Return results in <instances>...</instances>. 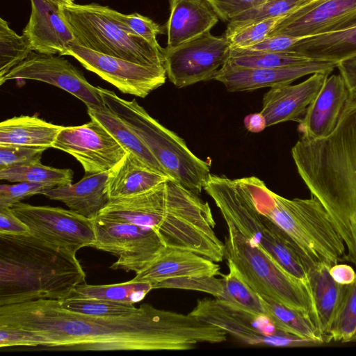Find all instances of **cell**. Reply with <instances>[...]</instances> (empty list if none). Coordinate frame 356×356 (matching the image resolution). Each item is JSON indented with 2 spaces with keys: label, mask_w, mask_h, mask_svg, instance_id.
<instances>
[{
  "label": "cell",
  "mask_w": 356,
  "mask_h": 356,
  "mask_svg": "<svg viewBox=\"0 0 356 356\" xmlns=\"http://www.w3.org/2000/svg\"><path fill=\"white\" fill-rule=\"evenodd\" d=\"M0 325L31 331L41 337V346L59 350H186L227 340L217 326L149 304L130 316L103 317L37 300L0 306Z\"/></svg>",
  "instance_id": "1"
},
{
  "label": "cell",
  "mask_w": 356,
  "mask_h": 356,
  "mask_svg": "<svg viewBox=\"0 0 356 356\" xmlns=\"http://www.w3.org/2000/svg\"><path fill=\"white\" fill-rule=\"evenodd\" d=\"M298 175L330 216L356 270V100L327 136H301L291 149Z\"/></svg>",
  "instance_id": "2"
},
{
  "label": "cell",
  "mask_w": 356,
  "mask_h": 356,
  "mask_svg": "<svg viewBox=\"0 0 356 356\" xmlns=\"http://www.w3.org/2000/svg\"><path fill=\"white\" fill-rule=\"evenodd\" d=\"M76 254L30 233L0 234V306L70 297L86 283Z\"/></svg>",
  "instance_id": "3"
},
{
  "label": "cell",
  "mask_w": 356,
  "mask_h": 356,
  "mask_svg": "<svg viewBox=\"0 0 356 356\" xmlns=\"http://www.w3.org/2000/svg\"><path fill=\"white\" fill-rule=\"evenodd\" d=\"M234 181L255 207L279 225L314 264H323L330 268L346 259L344 242L316 197H284L254 176Z\"/></svg>",
  "instance_id": "4"
},
{
  "label": "cell",
  "mask_w": 356,
  "mask_h": 356,
  "mask_svg": "<svg viewBox=\"0 0 356 356\" xmlns=\"http://www.w3.org/2000/svg\"><path fill=\"white\" fill-rule=\"evenodd\" d=\"M200 215L198 196L168 179L146 191L110 199L98 216L152 227L165 245L177 247L194 235Z\"/></svg>",
  "instance_id": "5"
},
{
  "label": "cell",
  "mask_w": 356,
  "mask_h": 356,
  "mask_svg": "<svg viewBox=\"0 0 356 356\" xmlns=\"http://www.w3.org/2000/svg\"><path fill=\"white\" fill-rule=\"evenodd\" d=\"M204 190L213 199L225 222L296 277L313 298L309 273L314 265L271 218L260 212L234 179L210 174Z\"/></svg>",
  "instance_id": "6"
},
{
  "label": "cell",
  "mask_w": 356,
  "mask_h": 356,
  "mask_svg": "<svg viewBox=\"0 0 356 356\" xmlns=\"http://www.w3.org/2000/svg\"><path fill=\"white\" fill-rule=\"evenodd\" d=\"M106 107L145 143L166 175L200 195L210 175V163L195 156L176 133L153 118L136 99L128 101L100 88Z\"/></svg>",
  "instance_id": "7"
},
{
  "label": "cell",
  "mask_w": 356,
  "mask_h": 356,
  "mask_svg": "<svg viewBox=\"0 0 356 356\" xmlns=\"http://www.w3.org/2000/svg\"><path fill=\"white\" fill-rule=\"evenodd\" d=\"M225 259L231 261L243 280L259 295L266 296L313 319L321 329L314 302L301 281L226 222ZM322 332V331H321Z\"/></svg>",
  "instance_id": "8"
},
{
  "label": "cell",
  "mask_w": 356,
  "mask_h": 356,
  "mask_svg": "<svg viewBox=\"0 0 356 356\" xmlns=\"http://www.w3.org/2000/svg\"><path fill=\"white\" fill-rule=\"evenodd\" d=\"M75 38L74 43L108 56L143 65L164 67V49L124 31L105 13L103 6L92 3L60 6Z\"/></svg>",
  "instance_id": "9"
},
{
  "label": "cell",
  "mask_w": 356,
  "mask_h": 356,
  "mask_svg": "<svg viewBox=\"0 0 356 356\" xmlns=\"http://www.w3.org/2000/svg\"><path fill=\"white\" fill-rule=\"evenodd\" d=\"M189 314L224 330L246 345L280 347L307 343L278 330L266 314L247 312L216 298L197 300Z\"/></svg>",
  "instance_id": "10"
},
{
  "label": "cell",
  "mask_w": 356,
  "mask_h": 356,
  "mask_svg": "<svg viewBox=\"0 0 356 356\" xmlns=\"http://www.w3.org/2000/svg\"><path fill=\"white\" fill-rule=\"evenodd\" d=\"M93 222L96 240L92 248L118 257L111 269L137 274L165 247L157 232L152 227L99 216L94 218Z\"/></svg>",
  "instance_id": "11"
},
{
  "label": "cell",
  "mask_w": 356,
  "mask_h": 356,
  "mask_svg": "<svg viewBox=\"0 0 356 356\" xmlns=\"http://www.w3.org/2000/svg\"><path fill=\"white\" fill-rule=\"evenodd\" d=\"M230 44L210 31L172 49H164L166 76L177 88L214 79L227 61Z\"/></svg>",
  "instance_id": "12"
},
{
  "label": "cell",
  "mask_w": 356,
  "mask_h": 356,
  "mask_svg": "<svg viewBox=\"0 0 356 356\" xmlns=\"http://www.w3.org/2000/svg\"><path fill=\"white\" fill-rule=\"evenodd\" d=\"M10 209L28 227L31 234L75 253L81 248L92 247L95 242L93 219L70 209L21 202Z\"/></svg>",
  "instance_id": "13"
},
{
  "label": "cell",
  "mask_w": 356,
  "mask_h": 356,
  "mask_svg": "<svg viewBox=\"0 0 356 356\" xmlns=\"http://www.w3.org/2000/svg\"><path fill=\"white\" fill-rule=\"evenodd\" d=\"M60 56H70L120 92L144 98L166 80L164 67L149 66L102 54L74 42Z\"/></svg>",
  "instance_id": "14"
},
{
  "label": "cell",
  "mask_w": 356,
  "mask_h": 356,
  "mask_svg": "<svg viewBox=\"0 0 356 356\" xmlns=\"http://www.w3.org/2000/svg\"><path fill=\"white\" fill-rule=\"evenodd\" d=\"M13 79L44 82L58 87L83 102L88 109L106 111L99 87L90 84L65 58L32 51L29 57L0 79V85Z\"/></svg>",
  "instance_id": "15"
},
{
  "label": "cell",
  "mask_w": 356,
  "mask_h": 356,
  "mask_svg": "<svg viewBox=\"0 0 356 356\" xmlns=\"http://www.w3.org/2000/svg\"><path fill=\"white\" fill-rule=\"evenodd\" d=\"M53 148L74 157L85 174L109 171L127 155V150L96 119L79 126L64 127Z\"/></svg>",
  "instance_id": "16"
},
{
  "label": "cell",
  "mask_w": 356,
  "mask_h": 356,
  "mask_svg": "<svg viewBox=\"0 0 356 356\" xmlns=\"http://www.w3.org/2000/svg\"><path fill=\"white\" fill-rule=\"evenodd\" d=\"M337 65L333 62L313 60L282 67L245 68L225 63L214 80L221 82L229 92L252 91L291 84L301 77L316 72H332Z\"/></svg>",
  "instance_id": "17"
},
{
  "label": "cell",
  "mask_w": 356,
  "mask_h": 356,
  "mask_svg": "<svg viewBox=\"0 0 356 356\" xmlns=\"http://www.w3.org/2000/svg\"><path fill=\"white\" fill-rule=\"evenodd\" d=\"M355 10L356 0H312L282 17L269 36L302 38L325 33Z\"/></svg>",
  "instance_id": "18"
},
{
  "label": "cell",
  "mask_w": 356,
  "mask_h": 356,
  "mask_svg": "<svg viewBox=\"0 0 356 356\" xmlns=\"http://www.w3.org/2000/svg\"><path fill=\"white\" fill-rule=\"evenodd\" d=\"M31 13L22 35L33 51L60 56L75 38L60 6L48 0H31Z\"/></svg>",
  "instance_id": "19"
},
{
  "label": "cell",
  "mask_w": 356,
  "mask_h": 356,
  "mask_svg": "<svg viewBox=\"0 0 356 356\" xmlns=\"http://www.w3.org/2000/svg\"><path fill=\"white\" fill-rule=\"evenodd\" d=\"M330 73L316 72L299 83L270 88L264 95L260 111L267 127L291 120L298 122Z\"/></svg>",
  "instance_id": "20"
},
{
  "label": "cell",
  "mask_w": 356,
  "mask_h": 356,
  "mask_svg": "<svg viewBox=\"0 0 356 356\" xmlns=\"http://www.w3.org/2000/svg\"><path fill=\"white\" fill-rule=\"evenodd\" d=\"M349 99V91L342 76H328L321 90L298 121L301 136L309 138L327 136L336 128Z\"/></svg>",
  "instance_id": "21"
},
{
  "label": "cell",
  "mask_w": 356,
  "mask_h": 356,
  "mask_svg": "<svg viewBox=\"0 0 356 356\" xmlns=\"http://www.w3.org/2000/svg\"><path fill=\"white\" fill-rule=\"evenodd\" d=\"M220 266L194 252L165 246L131 280L152 285L163 280L191 277L221 275Z\"/></svg>",
  "instance_id": "22"
},
{
  "label": "cell",
  "mask_w": 356,
  "mask_h": 356,
  "mask_svg": "<svg viewBox=\"0 0 356 356\" xmlns=\"http://www.w3.org/2000/svg\"><path fill=\"white\" fill-rule=\"evenodd\" d=\"M218 18L208 0H170L165 49L175 48L209 32Z\"/></svg>",
  "instance_id": "23"
},
{
  "label": "cell",
  "mask_w": 356,
  "mask_h": 356,
  "mask_svg": "<svg viewBox=\"0 0 356 356\" xmlns=\"http://www.w3.org/2000/svg\"><path fill=\"white\" fill-rule=\"evenodd\" d=\"M111 171L86 175L75 184L49 188L43 195L62 202L81 216L94 219L110 200L108 181Z\"/></svg>",
  "instance_id": "24"
},
{
  "label": "cell",
  "mask_w": 356,
  "mask_h": 356,
  "mask_svg": "<svg viewBox=\"0 0 356 356\" xmlns=\"http://www.w3.org/2000/svg\"><path fill=\"white\" fill-rule=\"evenodd\" d=\"M171 179L161 174L128 152L111 170L108 181L110 199L129 196L146 191L158 184Z\"/></svg>",
  "instance_id": "25"
},
{
  "label": "cell",
  "mask_w": 356,
  "mask_h": 356,
  "mask_svg": "<svg viewBox=\"0 0 356 356\" xmlns=\"http://www.w3.org/2000/svg\"><path fill=\"white\" fill-rule=\"evenodd\" d=\"M63 127L35 115L13 117L0 123V145L51 148Z\"/></svg>",
  "instance_id": "26"
},
{
  "label": "cell",
  "mask_w": 356,
  "mask_h": 356,
  "mask_svg": "<svg viewBox=\"0 0 356 356\" xmlns=\"http://www.w3.org/2000/svg\"><path fill=\"white\" fill-rule=\"evenodd\" d=\"M292 51L312 60L336 63L356 56V26L300 38Z\"/></svg>",
  "instance_id": "27"
},
{
  "label": "cell",
  "mask_w": 356,
  "mask_h": 356,
  "mask_svg": "<svg viewBox=\"0 0 356 356\" xmlns=\"http://www.w3.org/2000/svg\"><path fill=\"white\" fill-rule=\"evenodd\" d=\"M330 267L323 264H314L309 273L310 286L326 343L330 329L339 310L345 285L336 282L331 277Z\"/></svg>",
  "instance_id": "28"
},
{
  "label": "cell",
  "mask_w": 356,
  "mask_h": 356,
  "mask_svg": "<svg viewBox=\"0 0 356 356\" xmlns=\"http://www.w3.org/2000/svg\"><path fill=\"white\" fill-rule=\"evenodd\" d=\"M264 314L280 331L307 343H326L321 330L313 319L266 296L259 295Z\"/></svg>",
  "instance_id": "29"
},
{
  "label": "cell",
  "mask_w": 356,
  "mask_h": 356,
  "mask_svg": "<svg viewBox=\"0 0 356 356\" xmlns=\"http://www.w3.org/2000/svg\"><path fill=\"white\" fill-rule=\"evenodd\" d=\"M88 114L90 118L99 121L128 152L136 156L154 170L168 177L141 139L109 109H88Z\"/></svg>",
  "instance_id": "30"
},
{
  "label": "cell",
  "mask_w": 356,
  "mask_h": 356,
  "mask_svg": "<svg viewBox=\"0 0 356 356\" xmlns=\"http://www.w3.org/2000/svg\"><path fill=\"white\" fill-rule=\"evenodd\" d=\"M74 172L70 168H56L41 163L6 168L0 170L1 180L26 182L49 188L72 184Z\"/></svg>",
  "instance_id": "31"
},
{
  "label": "cell",
  "mask_w": 356,
  "mask_h": 356,
  "mask_svg": "<svg viewBox=\"0 0 356 356\" xmlns=\"http://www.w3.org/2000/svg\"><path fill=\"white\" fill-rule=\"evenodd\" d=\"M313 60L292 51H261L231 48L225 63L245 68H273L305 63Z\"/></svg>",
  "instance_id": "32"
},
{
  "label": "cell",
  "mask_w": 356,
  "mask_h": 356,
  "mask_svg": "<svg viewBox=\"0 0 356 356\" xmlns=\"http://www.w3.org/2000/svg\"><path fill=\"white\" fill-rule=\"evenodd\" d=\"M147 282H129L104 285L79 284L71 296L84 298H97L115 302L136 303L145 298L152 290Z\"/></svg>",
  "instance_id": "33"
},
{
  "label": "cell",
  "mask_w": 356,
  "mask_h": 356,
  "mask_svg": "<svg viewBox=\"0 0 356 356\" xmlns=\"http://www.w3.org/2000/svg\"><path fill=\"white\" fill-rule=\"evenodd\" d=\"M227 274H221L223 293L218 300L257 314H265L257 294L241 277L234 264L227 261Z\"/></svg>",
  "instance_id": "34"
},
{
  "label": "cell",
  "mask_w": 356,
  "mask_h": 356,
  "mask_svg": "<svg viewBox=\"0 0 356 356\" xmlns=\"http://www.w3.org/2000/svg\"><path fill=\"white\" fill-rule=\"evenodd\" d=\"M58 302L63 308L67 310L94 316H127L139 310V307H134L132 303L76 296H70L58 300Z\"/></svg>",
  "instance_id": "35"
},
{
  "label": "cell",
  "mask_w": 356,
  "mask_h": 356,
  "mask_svg": "<svg viewBox=\"0 0 356 356\" xmlns=\"http://www.w3.org/2000/svg\"><path fill=\"white\" fill-rule=\"evenodd\" d=\"M31 50L26 38L16 33L0 18V79L26 60Z\"/></svg>",
  "instance_id": "36"
},
{
  "label": "cell",
  "mask_w": 356,
  "mask_h": 356,
  "mask_svg": "<svg viewBox=\"0 0 356 356\" xmlns=\"http://www.w3.org/2000/svg\"><path fill=\"white\" fill-rule=\"evenodd\" d=\"M312 0H268L231 19L227 30L249 24L284 17Z\"/></svg>",
  "instance_id": "37"
},
{
  "label": "cell",
  "mask_w": 356,
  "mask_h": 356,
  "mask_svg": "<svg viewBox=\"0 0 356 356\" xmlns=\"http://www.w3.org/2000/svg\"><path fill=\"white\" fill-rule=\"evenodd\" d=\"M356 336V280L345 285L343 298L335 321L330 329L327 342L353 341Z\"/></svg>",
  "instance_id": "38"
},
{
  "label": "cell",
  "mask_w": 356,
  "mask_h": 356,
  "mask_svg": "<svg viewBox=\"0 0 356 356\" xmlns=\"http://www.w3.org/2000/svg\"><path fill=\"white\" fill-rule=\"evenodd\" d=\"M106 15L126 33L140 37L155 48L162 49L157 41L161 28L150 18L138 13L125 15L108 6H103Z\"/></svg>",
  "instance_id": "39"
},
{
  "label": "cell",
  "mask_w": 356,
  "mask_h": 356,
  "mask_svg": "<svg viewBox=\"0 0 356 356\" xmlns=\"http://www.w3.org/2000/svg\"><path fill=\"white\" fill-rule=\"evenodd\" d=\"M282 17L270 19L226 30L225 37L229 42L231 48L250 47L268 37Z\"/></svg>",
  "instance_id": "40"
},
{
  "label": "cell",
  "mask_w": 356,
  "mask_h": 356,
  "mask_svg": "<svg viewBox=\"0 0 356 356\" xmlns=\"http://www.w3.org/2000/svg\"><path fill=\"white\" fill-rule=\"evenodd\" d=\"M156 289H179L205 292L218 298L223 293L222 278L216 276H191L163 280L152 285Z\"/></svg>",
  "instance_id": "41"
},
{
  "label": "cell",
  "mask_w": 356,
  "mask_h": 356,
  "mask_svg": "<svg viewBox=\"0 0 356 356\" xmlns=\"http://www.w3.org/2000/svg\"><path fill=\"white\" fill-rule=\"evenodd\" d=\"M46 147L0 145V170L12 166L40 163Z\"/></svg>",
  "instance_id": "42"
},
{
  "label": "cell",
  "mask_w": 356,
  "mask_h": 356,
  "mask_svg": "<svg viewBox=\"0 0 356 356\" xmlns=\"http://www.w3.org/2000/svg\"><path fill=\"white\" fill-rule=\"evenodd\" d=\"M49 187L40 184L18 182L13 185L1 184L0 208H10L21 200L36 194H42Z\"/></svg>",
  "instance_id": "43"
},
{
  "label": "cell",
  "mask_w": 356,
  "mask_h": 356,
  "mask_svg": "<svg viewBox=\"0 0 356 356\" xmlns=\"http://www.w3.org/2000/svg\"><path fill=\"white\" fill-rule=\"evenodd\" d=\"M40 336L26 330L0 325V347L41 346Z\"/></svg>",
  "instance_id": "44"
},
{
  "label": "cell",
  "mask_w": 356,
  "mask_h": 356,
  "mask_svg": "<svg viewBox=\"0 0 356 356\" xmlns=\"http://www.w3.org/2000/svg\"><path fill=\"white\" fill-rule=\"evenodd\" d=\"M219 17L229 22L241 13L254 8L268 0H208Z\"/></svg>",
  "instance_id": "45"
},
{
  "label": "cell",
  "mask_w": 356,
  "mask_h": 356,
  "mask_svg": "<svg viewBox=\"0 0 356 356\" xmlns=\"http://www.w3.org/2000/svg\"><path fill=\"white\" fill-rule=\"evenodd\" d=\"M300 38L284 35H275L245 49L261 51H292Z\"/></svg>",
  "instance_id": "46"
},
{
  "label": "cell",
  "mask_w": 356,
  "mask_h": 356,
  "mask_svg": "<svg viewBox=\"0 0 356 356\" xmlns=\"http://www.w3.org/2000/svg\"><path fill=\"white\" fill-rule=\"evenodd\" d=\"M29 233L28 227L10 208H0V234H25Z\"/></svg>",
  "instance_id": "47"
},
{
  "label": "cell",
  "mask_w": 356,
  "mask_h": 356,
  "mask_svg": "<svg viewBox=\"0 0 356 356\" xmlns=\"http://www.w3.org/2000/svg\"><path fill=\"white\" fill-rule=\"evenodd\" d=\"M349 91V99L356 100V56L341 60L337 65Z\"/></svg>",
  "instance_id": "48"
},
{
  "label": "cell",
  "mask_w": 356,
  "mask_h": 356,
  "mask_svg": "<svg viewBox=\"0 0 356 356\" xmlns=\"http://www.w3.org/2000/svg\"><path fill=\"white\" fill-rule=\"evenodd\" d=\"M330 274L334 280L341 284H351L356 280V270L351 266L339 263L330 268Z\"/></svg>",
  "instance_id": "49"
},
{
  "label": "cell",
  "mask_w": 356,
  "mask_h": 356,
  "mask_svg": "<svg viewBox=\"0 0 356 356\" xmlns=\"http://www.w3.org/2000/svg\"><path fill=\"white\" fill-rule=\"evenodd\" d=\"M244 125L246 129L252 133H259L267 127L266 120L261 113H250L244 118Z\"/></svg>",
  "instance_id": "50"
},
{
  "label": "cell",
  "mask_w": 356,
  "mask_h": 356,
  "mask_svg": "<svg viewBox=\"0 0 356 356\" xmlns=\"http://www.w3.org/2000/svg\"><path fill=\"white\" fill-rule=\"evenodd\" d=\"M51 1V3L58 5L60 6H65V5H70L74 3V0H48Z\"/></svg>",
  "instance_id": "51"
},
{
  "label": "cell",
  "mask_w": 356,
  "mask_h": 356,
  "mask_svg": "<svg viewBox=\"0 0 356 356\" xmlns=\"http://www.w3.org/2000/svg\"><path fill=\"white\" fill-rule=\"evenodd\" d=\"M356 341V336L355 337L354 339H353V341Z\"/></svg>",
  "instance_id": "52"
}]
</instances>
